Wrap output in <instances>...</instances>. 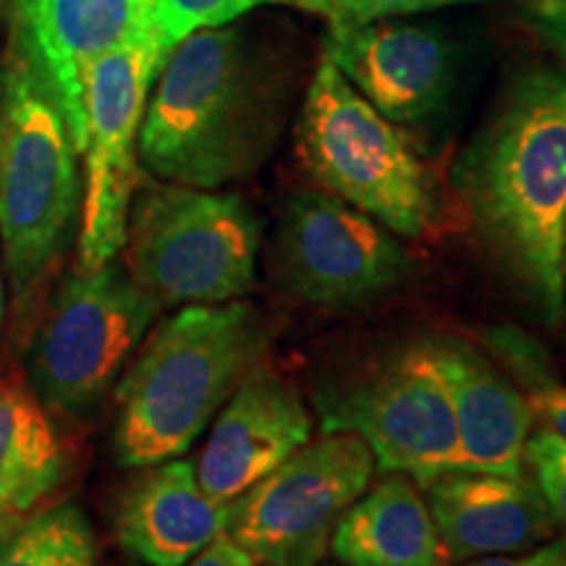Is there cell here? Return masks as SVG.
Masks as SVG:
<instances>
[{"mask_svg": "<svg viewBox=\"0 0 566 566\" xmlns=\"http://www.w3.org/2000/svg\"><path fill=\"white\" fill-rule=\"evenodd\" d=\"M451 179L499 271L543 323H562L566 69L516 74L467 142Z\"/></svg>", "mask_w": 566, "mask_h": 566, "instance_id": "obj_1", "label": "cell"}, {"mask_svg": "<svg viewBox=\"0 0 566 566\" xmlns=\"http://www.w3.org/2000/svg\"><path fill=\"white\" fill-rule=\"evenodd\" d=\"M286 69L244 27L200 30L168 51L139 129V166L158 181L221 189L273 153L289 108Z\"/></svg>", "mask_w": 566, "mask_h": 566, "instance_id": "obj_2", "label": "cell"}, {"mask_svg": "<svg viewBox=\"0 0 566 566\" xmlns=\"http://www.w3.org/2000/svg\"><path fill=\"white\" fill-rule=\"evenodd\" d=\"M271 344L273 325L250 300L189 304L160 321L116 386V462L150 467L189 451Z\"/></svg>", "mask_w": 566, "mask_h": 566, "instance_id": "obj_3", "label": "cell"}, {"mask_svg": "<svg viewBox=\"0 0 566 566\" xmlns=\"http://www.w3.org/2000/svg\"><path fill=\"white\" fill-rule=\"evenodd\" d=\"M80 150L42 71L13 40L0 71V258L17 317L59 271L82 221Z\"/></svg>", "mask_w": 566, "mask_h": 566, "instance_id": "obj_4", "label": "cell"}, {"mask_svg": "<svg viewBox=\"0 0 566 566\" xmlns=\"http://www.w3.org/2000/svg\"><path fill=\"white\" fill-rule=\"evenodd\" d=\"M263 223L233 192L139 176L124 233V268L163 307L244 300L258 286Z\"/></svg>", "mask_w": 566, "mask_h": 566, "instance_id": "obj_5", "label": "cell"}, {"mask_svg": "<svg viewBox=\"0 0 566 566\" xmlns=\"http://www.w3.org/2000/svg\"><path fill=\"white\" fill-rule=\"evenodd\" d=\"M300 158L323 187L396 237L417 239L436 218V187L399 126L380 116L331 61L317 63L302 103Z\"/></svg>", "mask_w": 566, "mask_h": 566, "instance_id": "obj_6", "label": "cell"}, {"mask_svg": "<svg viewBox=\"0 0 566 566\" xmlns=\"http://www.w3.org/2000/svg\"><path fill=\"white\" fill-rule=\"evenodd\" d=\"M160 304L122 260L76 263L63 275L27 344V386L48 415L84 417L122 378Z\"/></svg>", "mask_w": 566, "mask_h": 566, "instance_id": "obj_7", "label": "cell"}, {"mask_svg": "<svg viewBox=\"0 0 566 566\" xmlns=\"http://www.w3.org/2000/svg\"><path fill=\"white\" fill-rule=\"evenodd\" d=\"M323 433H354L370 446L384 475L412 478L420 488L457 472L454 405L430 342L409 344L378 363L325 384L315 394Z\"/></svg>", "mask_w": 566, "mask_h": 566, "instance_id": "obj_8", "label": "cell"}, {"mask_svg": "<svg viewBox=\"0 0 566 566\" xmlns=\"http://www.w3.org/2000/svg\"><path fill=\"white\" fill-rule=\"evenodd\" d=\"M373 470L363 438L323 433L231 501L226 533L263 566H317Z\"/></svg>", "mask_w": 566, "mask_h": 566, "instance_id": "obj_9", "label": "cell"}, {"mask_svg": "<svg viewBox=\"0 0 566 566\" xmlns=\"http://www.w3.org/2000/svg\"><path fill=\"white\" fill-rule=\"evenodd\" d=\"M409 268L399 239L323 189H294L273 237L275 283L310 307L352 313L386 300Z\"/></svg>", "mask_w": 566, "mask_h": 566, "instance_id": "obj_10", "label": "cell"}, {"mask_svg": "<svg viewBox=\"0 0 566 566\" xmlns=\"http://www.w3.org/2000/svg\"><path fill=\"white\" fill-rule=\"evenodd\" d=\"M166 61L155 34H142L92 61L84 76V187L80 260L84 268L122 254L126 218L139 181V129Z\"/></svg>", "mask_w": 566, "mask_h": 566, "instance_id": "obj_11", "label": "cell"}, {"mask_svg": "<svg viewBox=\"0 0 566 566\" xmlns=\"http://www.w3.org/2000/svg\"><path fill=\"white\" fill-rule=\"evenodd\" d=\"M323 59L342 71L380 116L405 129H433L454 108L467 48L438 21L378 19L331 24Z\"/></svg>", "mask_w": 566, "mask_h": 566, "instance_id": "obj_12", "label": "cell"}, {"mask_svg": "<svg viewBox=\"0 0 566 566\" xmlns=\"http://www.w3.org/2000/svg\"><path fill=\"white\" fill-rule=\"evenodd\" d=\"M313 438V415L296 388L271 365L244 375L216 415L195 472L202 491L221 504L250 491Z\"/></svg>", "mask_w": 566, "mask_h": 566, "instance_id": "obj_13", "label": "cell"}, {"mask_svg": "<svg viewBox=\"0 0 566 566\" xmlns=\"http://www.w3.org/2000/svg\"><path fill=\"white\" fill-rule=\"evenodd\" d=\"M17 40L59 97L82 150L84 76L92 61L155 34V0H13Z\"/></svg>", "mask_w": 566, "mask_h": 566, "instance_id": "obj_14", "label": "cell"}, {"mask_svg": "<svg viewBox=\"0 0 566 566\" xmlns=\"http://www.w3.org/2000/svg\"><path fill=\"white\" fill-rule=\"evenodd\" d=\"M424 491L451 562L522 554L551 541L556 530L546 499L527 472H451Z\"/></svg>", "mask_w": 566, "mask_h": 566, "instance_id": "obj_15", "label": "cell"}, {"mask_svg": "<svg viewBox=\"0 0 566 566\" xmlns=\"http://www.w3.org/2000/svg\"><path fill=\"white\" fill-rule=\"evenodd\" d=\"M451 394L459 433L457 472L520 475L533 412L525 396L475 346L441 338L430 342Z\"/></svg>", "mask_w": 566, "mask_h": 566, "instance_id": "obj_16", "label": "cell"}, {"mask_svg": "<svg viewBox=\"0 0 566 566\" xmlns=\"http://www.w3.org/2000/svg\"><path fill=\"white\" fill-rule=\"evenodd\" d=\"M229 504L202 491L187 459L145 467L116 509V541L145 566H184L226 533Z\"/></svg>", "mask_w": 566, "mask_h": 566, "instance_id": "obj_17", "label": "cell"}, {"mask_svg": "<svg viewBox=\"0 0 566 566\" xmlns=\"http://www.w3.org/2000/svg\"><path fill=\"white\" fill-rule=\"evenodd\" d=\"M344 566H443L446 551L412 478L386 475L359 495L331 537Z\"/></svg>", "mask_w": 566, "mask_h": 566, "instance_id": "obj_18", "label": "cell"}, {"mask_svg": "<svg viewBox=\"0 0 566 566\" xmlns=\"http://www.w3.org/2000/svg\"><path fill=\"white\" fill-rule=\"evenodd\" d=\"M66 472V449L38 396L17 380H0V491L24 495L38 506Z\"/></svg>", "mask_w": 566, "mask_h": 566, "instance_id": "obj_19", "label": "cell"}, {"mask_svg": "<svg viewBox=\"0 0 566 566\" xmlns=\"http://www.w3.org/2000/svg\"><path fill=\"white\" fill-rule=\"evenodd\" d=\"M0 566H97V541L74 501L32 509L0 527Z\"/></svg>", "mask_w": 566, "mask_h": 566, "instance_id": "obj_20", "label": "cell"}, {"mask_svg": "<svg viewBox=\"0 0 566 566\" xmlns=\"http://www.w3.org/2000/svg\"><path fill=\"white\" fill-rule=\"evenodd\" d=\"M488 349L512 373L514 386L525 396L533 420L543 422V430L566 441V386L551 365L548 352L514 325L488 328Z\"/></svg>", "mask_w": 566, "mask_h": 566, "instance_id": "obj_21", "label": "cell"}, {"mask_svg": "<svg viewBox=\"0 0 566 566\" xmlns=\"http://www.w3.org/2000/svg\"><path fill=\"white\" fill-rule=\"evenodd\" d=\"M260 3L265 0H155V42L168 55L189 34L231 24Z\"/></svg>", "mask_w": 566, "mask_h": 566, "instance_id": "obj_22", "label": "cell"}, {"mask_svg": "<svg viewBox=\"0 0 566 566\" xmlns=\"http://www.w3.org/2000/svg\"><path fill=\"white\" fill-rule=\"evenodd\" d=\"M525 467L533 470V480L541 488L551 516L566 530V441L548 430L530 433L525 446Z\"/></svg>", "mask_w": 566, "mask_h": 566, "instance_id": "obj_23", "label": "cell"}, {"mask_svg": "<svg viewBox=\"0 0 566 566\" xmlns=\"http://www.w3.org/2000/svg\"><path fill=\"white\" fill-rule=\"evenodd\" d=\"M457 3H478V0H296L304 11L321 13L328 24H363V21L409 17L446 9Z\"/></svg>", "mask_w": 566, "mask_h": 566, "instance_id": "obj_24", "label": "cell"}, {"mask_svg": "<svg viewBox=\"0 0 566 566\" xmlns=\"http://www.w3.org/2000/svg\"><path fill=\"white\" fill-rule=\"evenodd\" d=\"M527 19L566 63V0H522Z\"/></svg>", "mask_w": 566, "mask_h": 566, "instance_id": "obj_25", "label": "cell"}, {"mask_svg": "<svg viewBox=\"0 0 566 566\" xmlns=\"http://www.w3.org/2000/svg\"><path fill=\"white\" fill-rule=\"evenodd\" d=\"M459 566H566V537L546 541L522 554L472 558V562H459Z\"/></svg>", "mask_w": 566, "mask_h": 566, "instance_id": "obj_26", "label": "cell"}, {"mask_svg": "<svg viewBox=\"0 0 566 566\" xmlns=\"http://www.w3.org/2000/svg\"><path fill=\"white\" fill-rule=\"evenodd\" d=\"M184 566H258V562L229 533H221Z\"/></svg>", "mask_w": 566, "mask_h": 566, "instance_id": "obj_27", "label": "cell"}, {"mask_svg": "<svg viewBox=\"0 0 566 566\" xmlns=\"http://www.w3.org/2000/svg\"><path fill=\"white\" fill-rule=\"evenodd\" d=\"M34 504L27 501L24 495L11 493V491H0V527H6L9 522L17 520V516H24L27 512H32Z\"/></svg>", "mask_w": 566, "mask_h": 566, "instance_id": "obj_28", "label": "cell"}, {"mask_svg": "<svg viewBox=\"0 0 566 566\" xmlns=\"http://www.w3.org/2000/svg\"><path fill=\"white\" fill-rule=\"evenodd\" d=\"M562 273H564V302H566V216H564V244H562Z\"/></svg>", "mask_w": 566, "mask_h": 566, "instance_id": "obj_29", "label": "cell"}, {"mask_svg": "<svg viewBox=\"0 0 566 566\" xmlns=\"http://www.w3.org/2000/svg\"><path fill=\"white\" fill-rule=\"evenodd\" d=\"M3 317H6V292H3V271H0V331H3Z\"/></svg>", "mask_w": 566, "mask_h": 566, "instance_id": "obj_30", "label": "cell"}, {"mask_svg": "<svg viewBox=\"0 0 566 566\" xmlns=\"http://www.w3.org/2000/svg\"><path fill=\"white\" fill-rule=\"evenodd\" d=\"M265 3H292V6H296V0H265Z\"/></svg>", "mask_w": 566, "mask_h": 566, "instance_id": "obj_31", "label": "cell"}]
</instances>
